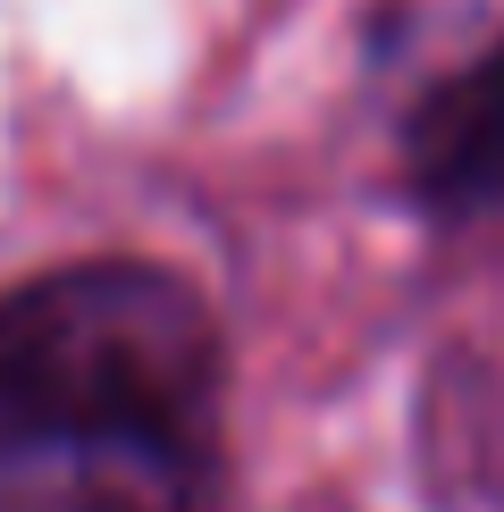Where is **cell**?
<instances>
[{
  "mask_svg": "<svg viewBox=\"0 0 504 512\" xmlns=\"http://www.w3.org/2000/svg\"><path fill=\"white\" fill-rule=\"evenodd\" d=\"M219 328L152 261H76L0 294V454L210 445Z\"/></svg>",
  "mask_w": 504,
  "mask_h": 512,
  "instance_id": "1",
  "label": "cell"
},
{
  "mask_svg": "<svg viewBox=\"0 0 504 512\" xmlns=\"http://www.w3.org/2000/svg\"><path fill=\"white\" fill-rule=\"evenodd\" d=\"M0 512H210V445L0 454Z\"/></svg>",
  "mask_w": 504,
  "mask_h": 512,
  "instance_id": "2",
  "label": "cell"
},
{
  "mask_svg": "<svg viewBox=\"0 0 504 512\" xmlns=\"http://www.w3.org/2000/svg\"><path fill=\"white\" fill-rule=\"evenodd\" d=\"M420 177L446 202L504 194V51H488L429 110V126H420Z\"/></svg>",
  "mask_w": 504,
  "mask_h": 512,
  "instance_id": "3",
  "label": "cell"
}]
</instances>
